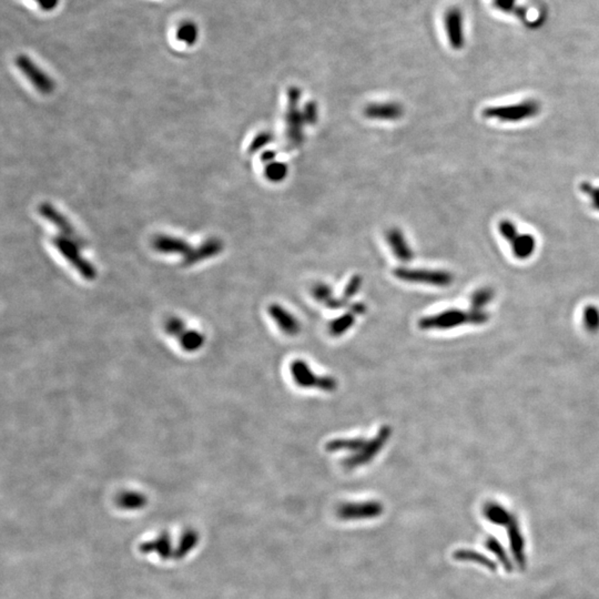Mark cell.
I'll list each match as a JSON object with an SVG mask.
<instances>
[{
  "mask_svg": "<svg viewBox=\"0 0 599 599\" xmlns=\"http://www.w3.org/2000/svg\"><path fill=\"white\" fill-rule=\"evenodd\" d=\"M489 321V314L485 311L470 309H450L440 313L432 314L429 317L419 320V329L430 331V330H450L464 325H483Z\"/></svg>",
  "mask_w": 599,
  "mask_h": 599,
  "instance_id": "1",
  "label": "cell"
},
{
  "mask_svg": "<svg viewBox=\"0 0 599 599\" xmlns=\"http://www.w3.org/2000/svg\"><path fill=\"white\" fill-rule=\"evenodd\" d=\"M290 373L298 388H318L323 392H335L337 388V381L333 376H317L308 363L300 359L291 362Z\"/></svg>",
  "mask_w": 599,
  "mask_h": 599,
  "instance_id": "2",
  "label": "cell"
},
{
  "mask_svg": "<svg viewBox=\"0 0 599 599\" xmlns=\"http://www.w3.org/2000/svg\"><path fill=\"white\" fill-rule=\"evenodd\" d=\"M391 436L392 427L388 426V425H384V426H382L378 430V434L373 438L366 441L364 446L359 452L351 454L349 458L343 460V467L345 470L351 471V470H354V468H358L360 466L366 465V464L370 463V462H372L376 458L378 453L383 450L384 446H385L386 443L388 442Z\"/></svg>",
  "mask_w": 599,
  "mask_h": 599,
  "instance_id": "3",
  "label": "cell"
},
{
  "mask_svg": "<svg viewBox=\"0 0 599 599\" xmlns=\"http://www.w3.org/2000/svg\"><path fill=\"white\" fill-rule=\"evenodd\" d=\"M52 245H54L60 255L70 263V264L83 275V278L87 280L93 281L97 277V271L95 267L91 264L89 261L86 260L85 257L80 253V245L76 240L71 238L66 237V235H58L52 240Z\"/></svg>",
  "mask_w": 599,
  "mask_h": 599,
  "instance_id": "4",
  "label": "cell"
},
{
  "mask_svg": "<svg viewBox=\"0 0 599 599\" xmlns=\"http://www.w3.org/2000/svg\"><path fill=\"white\" fill-rule=\"evenodd\" d=\"M540 110V105L537 101L526 100L511 106L489 107L484 109L483 116L504 122H518L537 116Z\"/></svg>",
  "mask_w": 599,
  "mask_h": 599,
  "instance_id": "5",
  "label": "cell"
},
{
  "mask_svg": "<svg viewBox=\"0 0 599 599\" xmlns=\"http://www.w3.org/2000/svg\"><path fill=\"white\" fill-rule=\"evenodd\" d=\"M394 275L404 282L419 283L440 288L450 286L454 281L452 273L443 270L397 268L394 270Z\"/></svg>",
  "mask_w": 599,
  "mask_h": 599,
  "instance_id": "6",
  "label": "cell"
},
{
  "mask_svg": "<svg viewBox=\"0 0 599 599\" xmlns=\"http://www.w3.org/2000/svg\"><path fill=\"white\" fill-rule=\"evenodd\" d=\"M499 232H501L503 238H505L511 243L513 255L517 259L526 260L534 255L536 241L535 238L533 237L532 234L518 233L514 224L511 221H507V220H504L499 223Z\"/></svg>",
  "mask_w": 599,
  "mask_h": 599,
  "instance_id": "7",
  "label": "cell"
},
{
  "mask_svg": "<svg viewBox=\"0 0 599 599\" xmlns=\"http://www.w3.org/2000/svg\"><path fill=\"white\" fill-rule=\"evenodd\" d=\"M384 506L378 501H355L344 503L337 508V516L339 520L353 522V521L373 520L381 516Z\"/></svg>",
  "mask_w": 599,
  "mask_h": 599,
  "instance_id": "8",
  "label": "cell"
},
{
  "mask_svg": "<svg viewBox=\"0 0 599 599\" xmlns=\"http://www.w3.org/2000/svg\"><path fill=\"white\" fill-rule=\"evenodd\" d=\"M445 35L450 48L454 50H463L465 46V17L458 7L448 8L443 17Z\"/></svg>",
  "mask_w": 599,
  "mask_h": 599,
  "instance_id": "9",
  "label": "cell"
},
{
  "mask_svg": "<svg viewBox=\"0 0 599 599\" xmlns=\"http://www.w3.org/2000/svg\"><path fill=\"white\" fill-rule=\"evenodd\" d=\"M301 93L298 88H291L289 91V111L286 115V128L288 139L292 146H298L303 139V124L306 122L303 112L298 111V103Z\"/></svg>",
  "mask_w": 599,
  "mask_h": 599,
  "instance_id": "10",
  "label": "cell"
},
{
  "mask_svg": "<svg viewBox=\"0 0 599 599\" xmlns=\"http://www.w3.org/2000/svg\"><path fill=\"white\" fill-rule=\"evenodd\" d=\"M15 64L17 68L25 75V77L36 88L37 91H40L44 95H48V93L54 91V80L47 75L46 72L42 71L28 56L19 54V56L16 57Z\"/></svg>",
  "mask_w": 599,
  "mask_h": 599,
  "instance_id": "11",
  "label": "cell"
},
{
  "mask_svg": "<svg viewBox=\"0 0 599 599\" xmlns=\"http://www.w3.org/2000/svg\"><path fill=\"white\" fill-rule=\"evenodd\" d=\"M38 211L42 218L46 219L47 221H50V223L54 224L57 229L62 232V235H66V237L76 240L80 245L83 243L81 239L76 233L75 228L72 226L71 222L68 220L67 216L62 214V212L58 211L52 204L44 202V204L39 206Z\"/></svg>",
  "mask_w": 599,
  "mask_h": 599,
  "instance_id": "12",
  "label": "cell"
},
{
  "mask_svg": "<svg viewBox=\"0 0 599 599\" xmlns=\"http://www.w3.org/2000/svg\"><path fill=\"white\" fill-rule=\"evenodd\" d=\"M268 311L273 321L277 323L279 329L283 332V335H288V337H296L301 331V325H300L298 320L280 304H271L269 306Z\"/></svg>",
  "mask_w": 599,
  "mask_h": 599,
  "instance_id": "13",
  "label": "cell"
},
{
  "mask_svg": "<svg viewBox=\"0 0 599 599\" xmlns=\"http://www.w3.org/2000/svg\"><path fill=\"white\" fill-rule=\"evenodd\" d=\"M223 250V242L218 238H211L201 243L196 249L191 250L188 255L183 257V264L187 267L196 264L202 260L216 257Z\"/></svg>",
  "mask_w": 599,
  "mask_h": 599,
  "instance_id": "14",
  "label": "cell"
},
{
  "mask_svg": "<svg viewBox=\"0 0 599 599\" xmlns=\"http://www.w3.org/2000/svg\"><path fill=\"white\" fill-rule=\"evenodd\" d=\"M152 248L160 253L165 255H181L182 257L188 255L193 249L188 242L180 238L171 237L165 234H159L152 240Z\"/></svg>",
  "mask_w": 599,
  "mask_h": 599,
  "instance_id": "15",
  "label": "cell"
},
{
  "mask_svg": "<svg viewBox=\"0 0 599 599\" xmlns=\"http://www.w3.org/2000/svg\"><path fill=\"white\" fill-rule=\"evenodd\" d=\"M386 241L392 249V252L402 262H409L414 257L413 250L409 247V242L404 237L403 232L400 229L388 230L386 233Z\"/></svg>",
  "mask_w": 599,
  "mask_h": 599,
  "instance_id": "16",
  "label": "cell"
},
{
  "mask_svg": "<svg viewBox=\"0 0 599 599\" xmlns=\"http://www.w3.org/2000/svg\"><path fill=\"white\" fill-rule=\"evenodd\" d=\"M366 116L374 120L394 121L403 116V107L399 103H372L366 107Z\"/></svg>",
  "mask_w": 599,
  "mask_h": 599,
  "instance_id": "17",
  "label": "cell"
},
{
  "mask_svg": "<svg viewBox=\"0 0 599 599\" xmlns=\"http://www.w3.org/2000/svg\"><path fill=\"white\" fill-rule=\"evenodd\" d=\"M507 528H508L509 543H511L515 559L518 565L523 567L525 565L524 540L521 534L520 526L516 518L513 517L507 525Z\"/></svg>",
  "mask_w": 599,
  "mask_h": 599,
  "instance_id": "18",
  "label": "cell"
},
{
  "mask_svg": "<svg viewBox=\"0 0 599 599\" xmlns=\"http://www.w3.org/2000/svg\"><path fill=\"white\" fill-rule=\"evenodd\" d=\"M366 438L363 437H354V438H337L330 441L325 445V450L329 453L350 452L351 454L359 452L366 443Z\"/></svg>",
  "mask_w": 599,
  "mask_h": 599,
  "instance_id": "19",
  "label": "cell"
},
{
  "mask_svg": "<svg viewBox=\"0 0 599 599\" xmlns=\"http://www.w3.org/2000/svg\"><path fill=\"white\" fill-rule=\"evenodd\" d=\"M356 317L358 315L352 310H350L347 313H344L341 317L337 318V319L330 322L329 327H327L330 335L339 337L341 335H345L354 325L355 321H356Z\"/></svg>",
  "mask_w": 599,
  "mask_h": 599,
  "instance_id": "20",
  "label": "cell"
},
{
  "mask_svg": "<svg viewBox=\"0 0 599 599\" xmlns=\"http://www.w3.org/2000/svg\"><path fill=\"white\" fill-rule=\"evenodd\" d=\"M483 511L487 521L494 523V524L507 526L513 518L511 513L507 512V509H505L501 505L497 504V503H493V501L487 503Z\"/></svg>",
  "mask_w": 599,
  "mask_h": 599,
  "instance_id": "21",
  "label": "cell"
},
{
  "mask_svg": "<svg viewBox=\"0 0 599 599\" xmlns=\"http://www.w3.org/2000/svg\"><path fill=\"white\" fill-rule=\"evenodd\" d=\"M179 343L185 352H194L204 345V337L200 332L194 330H185L179 337Z\"/></svg>",
  "mask_w": 599,
  "mask_h": 599,
  "instance_id": "22",
  "label": "cell"
},
{
  "mask_svg": "<svg viewBox=\"0 0 599 599\" xmlns=\"http://www.w3.org/2000/svg\"><path fill=\"white\" fill-rule=\"evenodd\" d=\"M175 36H177L179 42L188 45V46L196 45L199 38V28L197 23H193V21H185V23H181L180 26L178 27Z\"/></svg>",
  "mask_w": 599,
  "mask_h": 599,
  "instance_id": "23",
  "label": "cell"
},
{
  "mask_svg": "<svg viewBox=\"0 0 599 599\" xmlns=\"http://www.w3.org/2000/svg\"><path fill=\"white\" fill-rule=\"evenodd\" d=\"M454 558L458 559V561L477 562V563L485 566L487 569H493L494 567H495V565H494L493 562H492L491 559H489V558L482 555V554L473 552V550H458V552L454 554Z\"/></svg>",
  "mask_w": 599,
  "mask_h": 599,
  "instance_id": "24",
  "label": "cell"
},
{
  "mask_svg": "<svg viewBox=\"0 0 599 599\" xmlns=\"http://www.w3.org/2000/svg\"><path fill=\"white\" fill-rule=\"evenodd\" d=\"M583 323L585 329L591 333L599 331V310L597 306H586L583 312Z\"/></svg>",
  "mask_w": 599,
  "mask_h": 599,
  "instance_id": "25",
  "label": "cell"
},
{
  "mask_svg": "<svg viewBox=\"0 0 599 599\" xmlns=\"http://www.w3.org/2000/svg\"><path fill=\"white\" fill-rule=\"evenodd\" d=\"M265 177L268 180L272 182H280L283 179H286L288 175V167L286 163H267V167L264 170Z\"/></svg>",
  "mask_w": 599,
  "mask_h": 599,
  "instance_id": "26",
  "label": "cell"
},
{
  "mask_svg": "<svg viewBox=\"0 0 599 599\" xmlns=\"http://www.w3.org/2000/svg\"><path fill=\"white\" fill-rule=\"evenodd\" d=\"M493 298L494 291L492 289L483 288L481 290L476 291L472 296L471 309L484 311L485 306H487L493 300Z\"/></svg>",
  "mask_w": 599,
  "mask_h": 599,
  "instance_id": "27",
  "label": "cell"
},
{
  "mask_svg": "<svg viewBox=\"0 0 599 599\" xmlns=\"http://www.w3.org/2000/svg\"><path fill=\"white\" fill-rule=\"evenodd\" d=\"M312 296L321 303L325 304L329 301L330 298H333V290L331 286L325 284V283H317L312 288Z\"/></svg>",
  "mask_w": 599,
  "mask_h": 599,
  "instance_id": "28",
  "label": "cell"
},
{
  "mask_svg": "<svg viewBox=\"0 0 599 599\" xmlns=\"http://www.w3.org/2000/svg\"><path fill=\"white\" fill-rule=\"evenodd\" d=\"M487 548H489L495 555L499 556V561L504 565L505 569H512V564L509 562L508 557L505 555L504 548L501 547V544L496 540L489 538L487 540Z\"/></svg>",
  "mask_w": 599,
  "mask_h": 599,
  "instance_id": "29",
  "label": "cell"
},
{
  "mask_svg": "<svg viewBox=\"0 0 599 599\" xmlns=\"http://www.w3.org/2000/svg\"><path fill=\"white\" fill-rule=\"evenodd\" d=\"M165 329L168 335L179 339L185 331V322L178 318H171L165 322Z\"/></svg>",
  "mask_w": 599,
  "mask_h": 599,
  "instance_id": "30",
  "label": "cell"
},
{
  "mask_svg": "<svg viewBox=\"0 0 599 599\" xmlns=\"http://www.w3.org/2000/svg\"><path fill=\"white\" fill-rule=\"evenodd\" d=\"M271 140H272V136H271V134H269V132H261L260 134H257L255 139L252 140V142H251V144H250V153L253 155L255 152L262 149L264 146L270 144Z\"/></svg>",
  "mask_w": 599,
  "mask_h": 599,
  "instance_id": "31",
  "label": "cell"
},
{
  "mask_svg": "<svg viewBox=\"0 0 599 599\" xmlns=\"http://www.w3.org/2000/svg\"><path fill=\"white\" fill-rule=\"evenodd\" d=\"M361 286H362V279L359 275H355V277L351 279L350 282L347 283V286H345V290L342 296L343 298L347 302H350L351 298L360 291Z\"/></svg>",
  "mask_w": 599,
  "mask_h": 599,
  "instance_id": "32",
  "label": "cell"
},
{
  "mask_svg": "<svg viewBox=\"0 0 599 599\" xmlns=\"http://www.w3.org/2000/svg\"><path fill=\"white\" fill-rule=\"evenodd\" d=\"M304 119L308 124H314L318 119V108L313 103H309L303 111Z\"/></svg>",
  "mask_w": 599,
  "mask_h": 599,
  "instance_id": "33",
  "label": "cell"
},
{
  "mask_svg": "<svg viewBox=\"0 0 599 599\" xmlns=\"http://www.w3.org/2000/svg\"><path fill=\"white\" fill-rule=\"evenodd\" d=\"M494 5L499 11L509 13L516 6V0H494Z\"/></svg>",
  "mask_w": 599,
  "mask_h": 599,
  "instance_id": "34",
  "label": "cell"
},
{
  "mask_svg": "<svg viewBox=\"0 0 599 599\" xmlns=\"http://www.w3.org/2000/svg\"><path fill=\"white\" fill-rule=\"evenodd\" d=\"M44 11H52L58 7L60 0H35Z\"/></svg>",
  "mask_w": 599,
  "mask_h": 599,
  "instance_id": "35",
  "label": "cell"
},
{
  "mask_svg": "<svg viewBox=\"0 0 599 599\" xmlns=\"http://www.w3.org/2000/svg\"><path fill=\"white\" fill-rule=\"evenodd\" d=\"M274 152L272 151H267L263 153L262 156V161L263 163H272L273 160H274Z\"/></svg>",
  "mask_w": 599,
  "mask_h": 599,
  "instance_id": "36",
  "label": "cell"
}]
</instances>
